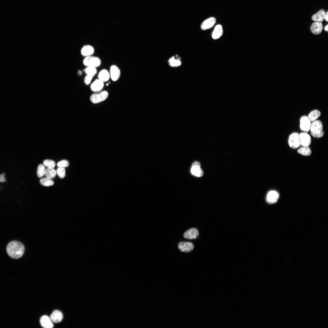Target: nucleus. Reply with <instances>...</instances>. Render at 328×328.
Wrapping results in <instances>:
<instances>
[{
  "instance_id": "0eeeda50",
  "label": "nucleus",
  "mask_w": 328,
  "mask_h": 328,
  "mask_svg": "<svg viewBox=\"0 0 328 328\" xmlns=\"http://www.w3.org/2000/svg\"><path fill=\"white\" fill-rule=\"evenodd\" d=\"M191 171L193 175L197 177H202L203 174V172L200 168V164L197 161H195L192 163Z\"/></svg>"
},
{
  "instance_id": "9b49d317",
  "label": "nucleus",
  "mask_w": 328,
  "mask_h": 328,
  "mask_svg": "<svg viewBox=\"0 0 328 328\" xmlns=\"http://www.w3.org/2000/svg\"><path fill=\"white\" fill-rule=\"evenodd\" d=\"M121 72L119 68L115 65H112L110 68V76L114 81L117 80L119 78Z\"/></svg>"
},
{
  "instance_id": "c9c22d12",
  "label": "nucleus",
  "mask_w": 328,
  "mask_h": 328,
  "mask_svg": "<svg viewBox=\"0 0 328 328\" xmlns=\"http://www.w3.org/2000/svg\"><path fill=\"white\" fill-rule=\"evenodd\" d=\"M78 75H80L82 74V71L81 70H79L78 72Z\"/></svg>"
},
{
  "instance_id": "20e7f679",
  "label": "nucleus",
  "mask_w": 328,
  "mask_h": 328,
  "mask_svg": "<svg viewBox=\"0 0 328 328\" xmlns=\"http://www.w3.org/2000/svg\"><path fill=\"white\" fill-rule=\"evenodd\" d=\"M83 63L87 67H96L101 63L100 60L97 57L92 56L86 57L84 60Z\"/></svg>"
},
{
  "instance_id": "dca6fc26",
  "label": "nucleus",
  "mask_w": 328,
  "mask_h": 328,
  "mask_svg": "<svg viewBox=\"0 0 328 328\" xmlns=\"http://www.w3.org/2000/svg\"><path fill=\"white\" fill-rule=\"evenodd\" d=\"M104 86V82L99 79L96 80L91 86V90L94 92L101 91Z\"/></svg>"
},
{
  "instance_id": "f3484780",
  "label": "nucleus",
  "mask_w": 328,
  "mask_h": 328,
  "mask_svg": "<svg viewBox=\"0 0 328 328\" xmlns=\"http://www.w3.org/2000/svg\"><path fill=\"white\" fill-rule=\"evenodd\" d=\"M323 28V25L321 22H315L311 26L310 30L313 34L317 35L321 33Z\"/></svg>"
},
{
  "instance_id": "ddd939ff",
  "label": "nucleus",
  "mask_w": 328,
  "mask_h": 328,
  "mask_svg": "<svg viewBox=\"0 0 328 328\" xmlns=\"http://www.w3.org/2000/svg\"><path fill=\"white\" fill-rule=\"evenodd\" d=\"M279 197V195L277 192L274 190L271 191L267 195L266 200L269 203H274L277 201Z\"/></svg>"
},
{
  "instance_id": "393cba45",
  "label": "nucleus",
  "mask_w": 328,
  "mask_h": 328,
  "mask_svg": "<svg viewBox=\"0 0 328 328\" xmlns=\"http://www.w3.org/2000/svg\"><path fill=\"white\" fill-rule=\"evenodd\" d=\"M297 152L299 153L304 155H309L311 153V150L308 146H304L299 148Z\"/></svg>"
},
{
  "instance_id": "a211bd4d",
  "label": "nucleus",
  "mask_w": 328,
  "mask_h": 328,
  "mask_svg": "<svg viewBox=\"0 0 328 328\" xmlns=\"http://www.w3.org/2000/svg\"><path fill=\"white\" fill-rule=\"evenodd\" d=\"M94 52V48L91 46L87 45L84 46L82 48L81 53L84 56H88L92 55Z\"/></svg>"
},
{
  "instance_id": "bb28decb",
  "label": "nucleus",
  "mask_w": 328,
  "mask_h": 328,
  "mask_svg": "<svg viewBox=\"0 0 328 328\" xmlns=\"http://www.w3.org/2000/svg\"><path fill=\"white\" fill-rule=\"evenodd\" d=\"M46 169L44 166L42 164L38 165L37 170V175L39 178H41L45 174Z\"/></svg>"
},
{
  "instance_id": "4468645a",
  "label": "nucleus",
  "mask_w": 328,
  "mask_h": 328,
  "mask_svg": "<svg viewBox=\"0 0 328 328\" xmlns=\"http://www.w3.org/2000/svg\"><path fill=\"white\" fill-rule=\"evenodd\" d=\"M50 318L53 322L55 323H58L60 322L63 319V315L61 311L58 310H55L52 312Z\"/></svg>"
},
{
  "instance_id": "cd10ccee",
  "label": "nucleus",
  "mask_w": 328,
  "mask_h": 328,
  "mask_svg": "<svg viewBox=\"0 0 328 328\" xmlns=\"http://www.w3.org/2000/svg\"><path fill=\"white\" fill-rule=\"evenodd\" d=\"M85 72L87 75L93 77L96 73L97 70L95 67H87L85 69Z\"/></svg>"
},
{
  "instance_id": "f8f14e48",
  "label": "nucleus",
  "mask_w": 328,
  "mask_h": 328,
  "mask_svg": "<svg viewBox=\"0 0 328 328\" xmlns=\"http://www.w3.org/2000/svg\"><path fill=\"white\" fill-rule=\"evenodd\" d=\"M199 233L196 228H191L186 231L183 234L184 237L187 239H194L198 236Z\"/></svg>"
},
{
  "instance_id": "c85d7f7f",
  "label": "nucleus",
  "mask_w": 328,
  "mask_h": 328,
  "mask_svg": "<svg viewBox=\"0 0 328 328\" xmlns=\"http://www.w3.org/2000/svg\"><path fill=\"white\" fill-rule=\"evenodd\" d=\"M43 165L48 168H54L55 166V162L52 160L46 159L43 161Z\"/></svg>"
},
{
  "instance_id": "f03ea898",
  "label": "nucleus",
  "mask_w": 328,
  "mask_h": 328,
  "mask_svg": "<svg viewBox=\"0 0 328 328\" xmlns=\"http://www.w3.org/2000/svg\"><path fill=\"white\" fill-rule=\"evenodd\" d=\"M311 135L314 137L319 138L324 135L323 126L319 120H315L311 124L310 128Z\"/></svg>"
},
{
  "instance_id": "a878e982",
  "label": "nucleus",
  "mask_w": 328,
  "mask_h": 328,
  "mask_svg": "<svg viewBox=\"0 0 328 328\" xmlns=\"http://www.w3.org/2000/svg\"><path fill=\"white\" fill-rule=\"evenodd\" d=\"M40 184L45 186H49L53 185L54 183L51 179L45 178L41 179L40 180Z\"/></svg>"
},
{
  "instance_id": "f704fd0d",
  "label": "nucleus",
  "mask_w": 328,
  "mask_h": 328,
  "mask_svg": "<svg viewBox=\"0 0 328 328\" xmlns=\"http://www.w3.org/2000/svg\"><path fill=\"white\" fill-rule=\"evenodd\" d=\"M324 29H325V30L326 31H328V25H327L325 27Z\"/></svg>"
},
{
  "instance_id": "7c9ffc66",
  "label": "nucleus",
  "mask_w": 328,
  "mask_h": 328,
  "mask_svg": "<svg viewBox=\"0 0 328 328\" xmlns=\"http://www.w3.org/2000/svg\"><path fill=\"white\" fill-rule=\"evenodd\" d=\"M69 165L68 161L66 160H62L59 162L57 164L58 167L65 168L68 167Z\"/></svg>"
},
{
  "instance_id": "5701e85b",
  "label": "nucleus",
  "mask_w": 328,
  "mask_h": 328,
  "mask_svg": "<svg viewBox=\"0 0 328 328\" xmlns=\"http://www.w3.org/2000/svg\"><path fill=\"white\" fill-rule=\"evenodd\" d=\"M168 62L169 65L172 67H177L180 66L181 64L179 58L178 57L175 58L174 56L170 58Z\"/></svg>"
},
{
  "instance_id": "6ab92c4d",
  "label": "nucleus",
  "mask_w": 328,
  "mask_h": 328,
  "mask_svg": "<svg viewBox=\"0 0 328 328\" xmlns=\"http://www.w3.org/2000/svg\"><path fill=\"white\" fill-rule=\"evenodd\" d=\"M325 13L324 9H321L313 15L312 19L315 22H321L324 19Z\"/></svg>"
},
{
  "instance_id": "423d86ee",
  "label": "nucleus",
  "mask_w": 328,
  "mask_h": 328,
  "mask_svg": "<svg viewBox=\"0 0 328 328\" xmlns=\"http://www.w3.org/2000/svg\"><path fill=\"white\" fill-rule=\"evenodd\" d=\"M310 121L307 116H304L301 117L300 120V128L301 130L304 132H308L310 127Z\"/></svg>"
},
{
  "instance_id": "f257e3e1",
  "label": "nucleus",
  "mask_w": 328,
  "mask_h": 328,
  "mask_svg": "<svg viewBox=\"0 0 328 328\" xmlns=\"http://www.w3.org/2000/svg\"><path fill=\"white\" fill-rule=\"evenodd\" d=\"M8 254L11 258L17 259L22 257L25 251L23 245L21 242L16 241L10 242L6 247Z\"/></svg>"
},
{
  "instance_id": "4be33fe9",
  "label": "nucleus",
  "mask_w": 328,
  "mask_h": 328,
  "mask_svg": "<svg viewBox=\"0 0 328 328\" xmlns=\"http://www.w3.org/2000/svg\"><path fill=\"white\" fill-rule=\"evenodd\" d=\"M56 174V172L53 168H47L46 169L45 175L46 177L52 179L54 178Z\"/></svg>"
},
{
  "instance_id": "7ed1b4c3",
  "label": "nucleus",
  "mask_w": 328,
  "mask_h": 328,
  "mask_svg": "<svg viewBox=\"0 0 328 328\" xmlns=\"http://www.w3.org/2000/svg\"><path fill=\"white\" fill-rule=\"evenodd\" d=\"M108 94L106 91L92 94L90 97L91 101L93 103H98L105 100L108 97Z\"/></svg>"
},
{
  "instance_id": "2eb2a0df",
  "label": "nucleus",
  "mask_w": 328,
  "mask_h": 328,
  "mask_svg": "<svg viewBox=\"0 0 328 328\" xmlns=\"http://www.w3.org/2000/svg\"><path fill=\"white\" fill-rule=\"evenodd\" d=\"M216 22L214 17H210L204 21L201 26V29L203 30L209 29L213 27Z\"/></svg>"
},
{
  "instance_id": "412c9836",
  "label": "nucleus",
  "mask_w": 328,
  "mask_h": 328,
  "mask_svg": "<svg viewBox=\"0 0 328 328\" xmlns=\"http://www.w3.org/2000/svg\"><path fill=\"white\" fill-rule=\"evenodd\" d=\"M110 74L108 71L105 69L101 71L98 75L99 79L103 82L108 81L110 78Z\"/></svg>"
},
{
  "instance_id": "39448f33",
  "label": "nucleus",
  "mask_w": 328,
  "mask_h": 328,
  "mask_svg": "<svg viewBox=\"0 0 328 328\" xmlns=\"http://www.w3.org/2000/svg\"><path fill=\"white\" fill-rule=\"evenodd\" d=\"M288 143L290 147L293 149L298 148L300 145L299 135L297 133H294L289 136Z\"/></svg>"
},
{
  "instance_id": "b1692460",
  "label": "nucleus",
  "mask_w": 328,
  "mask_h": 328,
  "mask_svg": "<svg viewBox=\"0 0 328 328\" xmlns=\"http://www.w3.org/2000/svg\"><path fill=\"white\" fill-rule=\"evenodd\" d=\"M321 113L319 111L315 110L309 113L308 117L310 121H314L319 117Z\"/></svg>"
},
{
  "instance_id": "473e14b6",
  "label": "nucleus",
  "mask_w": 328,
  "mask_h": 328,
  "mask_svg": "<svg viewBox=\"0 0 328 328\" xmlns=\"http://www.w3.org/2000/svg\"><path fill=\"white\" fill-rule=\"evenodd\" d=\"M5 174L3 173L0 175V182H3L6 181V179L5 177Z\"/></svg>"
},
{
  "instance_id": "2f4dec72",
  "label": "nucleus",
  "mask_w": 328,
  "mask_h": 328,
  "mask_svg": "<svg viewBox=\"0 0 328 328\" xmlns=\"http://www.w3.org/2000/svg\"><path fill=\"white\" fill-rule=\"evenodd\" d=\"M93 77L87 75L84 79V82L86 85H89L91 82Z\"/></svg>"
},
{
  "instance_id": "1a4fd4ad",
  "label": "nucleus",
  "mask_w": 328,
  "mask_h": 328,
  "mask_svg": "<svg viewBox=\"0 0 328 328\" xmlns=\"http://www.w3.org/2000/svg\"><path fill=\"white\" fill-rule=\"evenodd\" d=\"M299 135L300 145L303 146H308L311 143L310 135L306 132L301 133Z\"/></svg>"
},
{
  "instance_id": "aec40b11",
  "label": "nucleus",
  "mask_w": 328,
  "mask_h": 328,
  "mask_svg": "<svg viewBox=\"0 0 328 328\" xmlns=\"http://www.w3.org/2000/svg\"><path fill=\"white\" fill-rule=\"evenodd\" d=\"M223 34L222 26L220 25L216 26L213 32L212 37L214 39H217L222 36Z\"/></svg>"
},
{
  "instance_id": "c756f323",
  "label": "nucleus",
  "mask_w": 328,
  "mask_h": 328,
  "mask_svg": "<svg viewBox=\"0 0 328 328\" xmlns=\"http://www.w3.org/2000/svg\"><path fill=\"white\" fill-rule=\"evenodd\" d=\"M56 173L59 177L63 179L65 176V169L64 168L59 167L56 170Z\"/></svg>"
},
{
  "instance_id": "6e6552de",
  "label": "nucleus",
  "mask_w": 328,
  "mask_h": 328,
  "mask_svg": "<svg viewBox=\"0 0 328 328\" xmlns=\"http://www.w3.org/2000/svg\"><path fill=\"white\" fill-rule=\"evenodd\" d=\"M179 250L182 252H189L193 250L194 246L193 244L190 242H180L178 245Z\"/></svg>"
},
{
  "instance_id": "9d476101",
  "label": "nucleus",
  "mask_w": 328,
  "mask_h": 328,
  "mask_svg": "<svg viewBox=\"0 0 328 328\" xmlns=\"http://www.w3.org/2000/svg\"><path fill=\"white\" fill-rule=\"evenodd\" d=\"M41 326L45 328H52L53 324L50 318L47 316L44 315L42 316L40 319Z\"/></svg>"
},
{
  "instance_id": "72a5a7b5",
  "label": "nucleus",
  "mask_w": 328,
  "mask_h": 328,
  "mask_svg": "<svg viewBox=\"0 0 328 328\" xmlns=\"http://www.w3.org/2000/svg\"><path fill=\"white\" fill-rule=\"evenodd\" d=\"M324 19H325L326 22L328 21V11L325 13Z\"/></svg>"
}]
</instances>
